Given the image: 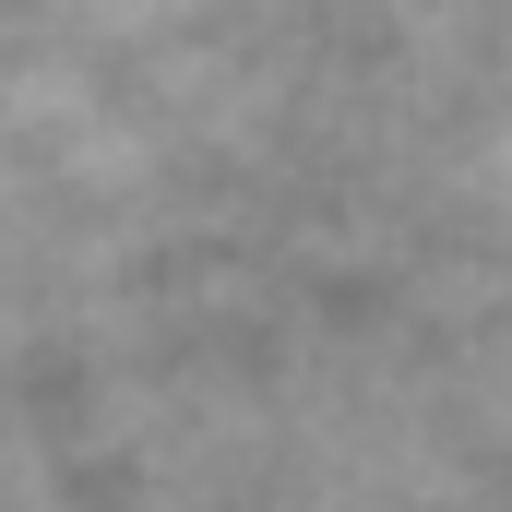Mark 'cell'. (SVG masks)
<instances>
[]
</instances>
